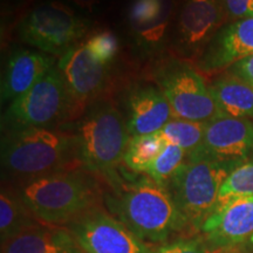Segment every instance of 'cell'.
Here are the masks:
<instances>
[{"instance_id": "cell-12", "label": "cell", "mask_w": 253, "mask_h": 253, "mask_svg": "<svg viewBox=\"0 0 253 253\" xmlns=\"http://www.w3.org/2000/svg\"><path fill=\"white\" fill-rule=\"evenodd\" d=\"M201 230L214 248H232L249 242L253 236V196L233 199L217 208Z\"/></svg>"}, {"instance_id": "cell-5", "label": "cell", "mask_w": 253, "mask_h": 253, "mask_svg": "<svg viewBox=\"0 0 253 253\" xmlns=\"http://www.w3.org/2000/svg\"><path fill=\"white\" fill-rule=\"evenodd\" d=\"M240 163L221 162L201 153L186 157L168 189L188 225L202 229L216 210L224 181Z\"/></svg>"}, {"instance_id": "cell-23", "label": "cell", "mask_w": 253, "mask_h": 253, "mask_svg": "<svg viewBox=\"0 0 253 253\" xmlns=\"http://www.w3.org/2000/svg\"><path fill=\"white\" fill-rule=\"evenodd\" d=\"M251 196H253V160L242 162L233 168L221 185L217 208L233 199Z\"/></svg>"}, {"instance_id": "cell-26", "label": "cell", "mask_w": 253, "mask_h": 253, "mask_svg": "<svg viewBox=\"0 0 253 253\" xmlns=\"http://www.w3.org/2000/svg\"><path fill=\"white\" fill-rule=\"evenodd\" d=\"M150 253H208L203 240L199 238L177 239L155 249Z\"/></svg>"}, {"instance_id": "cell-21", "label": "cell", "mask_w": 253, "mask_h": 253, "mask_svg": "<svg viewBox=\"0 0 253 253\" xmlns=\"http://www.w3.org/2000/svg\"><path fill=\"white\" fill-rule=\"evenodd\" d=\"M167 142L160 131L131 137L126 147L123 163L135 172H147Z\"/></svg>"}, {"instance_id": "cell-19", "label": "cell", "mask_w": 253, "mask_h": 253, "mask_svg": "<svg viewBox=\"0 0 253 253\" xmlns=\"http://www.w3.org/2000/svg\"><path fill=\"white\" fill-rule=\"evenodd\" d=\"M210 91L220 112L231 118H253V87L230 73L218 78Z\"/></svg>"}, {"instance_id": "cell-9", "label": "cell", "mask_w": 253, "mask_h": 253, "mask_svg": "<svg viewBox=\"0 0 253 253\" xmlns=\"http://www.w3.org/2000/svg\"><path fill=\"white\" fill-rule=\"evenodd\" d=\"M67 229L84 253H150L143 240L113 217L95 207L80 214Z\"/></svg>"}, {"instance_id": "cell-22", "label": "cell", "mask_w": 253, "mask_h": 253, "mask_svg": "<svg viewBox=\"0 0 253 253\" xmlns=\"http://www.w3.org/2000/svg\"><path fill=\"white\" fill-rule=\"evenodd\" d=\"M207 122H195L182 119H171L163 126L160 134L167 143L182 148L186 155L198 153L204 143Z\"/></svg>"}, {"instance_id": "cell-20", "label": "cell", "mask_w": 253, "mask_h": 253, "mask_svg": "<svg viewBox=\"0 0 253 253\" xmlns=\"http://www.w3.org/2000/svg\"><path fill=\"white\" fill-rule=\"evenodd\" d=\"M41 221L24 204L18 192L2 186L0 195V238L1 244L25 231L41 225Z\"/></svg>"}, {"instance_id": "cell-31", "label": "cell", "mask_w": 253, "mask_h": 253, "mask_svg": "<svg viewBox=\"0 0 253 253\" xmlns=\"http://www.w3.org/2000/svg\"><path fill=\"white\" fill-rule=\"evenodd\" d=\"M251 17H253V6H252V15H251Z\"/></svg>"}, {"instance_id": "cell-4", "label": "cell", "mask_w": 253, "mask_h": 253, "mask_svg": "<svg viewBox=\"0 0 253 253\" xmlns=\"http://www.w3.org/2000/svg\"><path fill=\"white\" fill-rule=\"evenodd\" d=\"M24 204L41 223H71L97 207L99 185L86 168L65 170L19 186Z\"/></svg>"}, {"instance_id": "cell-18", "label": "cell", "mask_w": 253, "mask_h": 253, "mask_svg": "<svg viewBox=\"0 0 253 253\" xmlns=\"http://www.w3.org/2000/svg\"><path fill=\"white\" fill-rule=\"evenodd\" d=\"M173 11V0H134L128 21L135 36L145 43L162 39Z\"/></svg>"}, {"instance_id": "cell-8", "label": "cell", "mask_w": 253, "mask_h": 253, "mask_svg": "<svg viewBox=\"0 0 253 253\" xmlns=\"http://www.w3.org/2000/svg\"><path fill=\"white\" fill-rule=\"evenodd\" d=\"M156 80L175 119L209 122L223 114L203 77L189 63H168L158 72Z\"/></svg>"}, {"instance_id": "cell-30", "label": "cell", "mask_w": 253, "mask_h": 253, "mask_svg": "<svg viewBox=\"0 0 253 253\" xmlns=\"http://www.w3.org/2000/svg\"><path fill=\"white\" fill-rule=\"evenodd\" d=\"M249 244H250V245H251V246H252V248H253V236L251 237V238H250V239H249Z\"/></svg>"}, {"instance_id": "cell-28", "label": "cell", "mask_w": 253, "mask_h": 253, "mask_svg": "<svg viewBox=\"0 0 253 253\" xmlns=\"http://www.w3.org/2000/svg\"><path fill=\"white\" fill-rule=\"evenodd\" d=\"M231 73L253 87V54L232 66Z\"/></svg>"}, {"instance_id": "cell-29", "label": "cell", "mask_w": 253, "mask_h": 253, "mask_svg": "<svg viewBox=\"0 0 253 253\" xmlns=\"http://www.w3.org/2000/svg\"><path fill=\"white\" fill-rule=\"evenodd\" d=\"M73 4H75L78 7L84 9H93L95 6L100 2V0H71Z\"/></svg>"}, {"instance_id": "cell-27", "label": "cell", "mask_w": 253, "mask_h": 253, "mask_svg": "<svg viewBox=\"0 0 253 253\" xmlns=\"http://www.w3.org/2000/svg\"><path fill=\"white\" fill-rule=\"evenodd\" d=\"M226 19L240 20L252 15L253 0H220Z\"/></svg>"}, {"instance_id": "cell-1", "label": "cell", "mask_w": 253, "mask_h": 253, "mask_svg": "<svg viewBox=\"0 0 253 253\" xmlns=\"http://www.w3.org/2000/svg\"><path fill=\"white\" fill-rule=\"evenodd\" d=\"M81 167L75 136L66 129L28 128L2 137V173L19 186Z\"/></svg>"}, {"instance_id": "cell-3", "label": "cell", "mask_w": 253, "mask_h": 253, "mask_svg": "<svg viewBox=\"0 0 253 253\" xmlns=\"http://www.w3.org/2000/svg\"><path fill=\"white\" fill-rule=\"evenodd\" d=\"M110 211L143 242H166L188 225L171 192L149 176L126 183L109 198Z\"/></svg>"}, {"instance_id": "cell-14", "label": "cell", "mask_w": 253, "mask_h": 253, "mask_svg": "<svg viewBox=\"0 0 253 253\" xmlns=\"http://www.w3.org/2000/svg\"><path fill=\"white\" fill-rule=\"evenodd\" d=\"M225 19L220 0H184L177 20V38L183 52L203 47Z\"/></svg>"}, {"instance_id": "cell-6", "label": "cell", "mask_w": 253, "mask_h": 253, "mask_svg": "<svg viewBox=\"0 0 253 253\" xmlns=\"http://www.w3.org/2000/svg\"><path fill=\"white\" fill-rule=\"evenodd\" d=\"M72 121V104L58 66L50 68L27 93L9 103L2 116L8 131L52 128Z\"/></svg>"}, {"instance_id": "cell-15", "label": "cell", "mask_w": 253, "mask_h": 253, "mask_svg": "<svg viewBox=\"0 0 253 253\" xmlns=\"http://www.w3.org/2000/svg\"><path fill=\"white\" fill-rule=\"evenodd\" d=\"M173 118L160 87H138L129 95L126 128L131 137L155 134Z\"/></svg>"}, {"instance_id": "cell-10", "label": "cell", "mask_w": 253, "mask_h": 253, "mask_svg": "<svg viewBox=\"0 0 253 253\" xmlns=\"http://www.w3.org/2000/svg\"><path fill=\"white\" fill-rule=\"evenodd\" d=\"M56 66L71 100L72 120L80 119L91 103L101 99L107 86L106 66L97 62L84 43L73 46Z\"/></svg>"}, {"instance_id": "cell-11", "label": "cell", "mask_w": 253, "mask_h": 253, "mask_svg": "<svg viewBox=\"0 0 253 253\" xmlns=\"http://www.w3.org/2000/svg\"><path fill=\"white\" fill-rule=\"evenodd\" d=\"M198 153L221 162H243L253 154V123L221 114L207 122Z\"/></svg>"}, {"instance_id": "cell-17", "label": "cell", "mask_w": 253, "mask_h": 253, "mask_svg": "<svg viewBox=\"0 0 253 253\" xmlns=\"http://www.w3.org/2000/svg\"><path fill=\"white\" fill-rule=\"evenodd\" d=\"M1 253H84L65 227L41 224L1 244Z\"/></svg>"}, {"instance_id": "cell-24", "label": "cell", "mask_w": 253, "mask_h": 253, "mask_svg": "<svg viewBox=\"0 0 253 253\" xmlns=\"http://www.w3.org/2000/svg\"><path fill=\"white\" fill-rule=\"evenodd\" d=\"M186 157L188 155L182 148L167 143L147 171L148 176L157 184L168 188L179 168L184 164Z\"/></svg>"}, {"instance_id": "cell-13", "label": "cell", "mask_w": 253, "mask_h": 253, "mask_svg": "<svg viewBox=\"0 0 253 253\" xmlns=\"http://www.w3.org/2000/svg\"><path fill=\"white\" fill-rule=\"evenodd\" d=\"M253 54V17H248L223 27L198 60L203 72H217L233 66Z\"/></svg>"}, {"instance_id": "cell-16", "label": "cell", "mask_w": 253, "mask_h": 253, "mask_svg": "<svg viewBox=\"0 0 253 253\" xmlns=\"http://www.w3.org/2000/svg\"><path fill=\"white\" fill-rule=\"evenodd\" d=\"M54 66L55 59L46 53L28 49L14 52L1 81V102H13L27 93Z\"/></svg>"}, {"instance_id": "cell-2", "label": "cell", "mask_w": 253, "mask_h": 253, "mask_svg": "<svg viewBox=\"0 0 253 253\" xmlns=\"http://www.w3.org/2000/svg\"><path fill=\"white\" fill-rule=\"evenodd\" d=\"M72 132L84 168L102 177L116 191L123 183L118 170L131 136L115 104L108 99L95 101L78 120Z\"/></svg>"}, {"instance_id": "cell-25", "label": "cell", "mask_w": 253, "mask_h": 253, "mask_svg": "<svg viewBox=\"0 0 253 253\" xmlns=\"http://www.w3.org/2000/svg\"><path fill=\"white\" fill-rule=\"evenodd\" d=\"M84 45L90 55L104 66L113 61L119 50L118 38L109 31H100L91 34Z\"/></svg>"}, {"instance_id": "cell-7", "label": "cell", "mask_w": 253, "mask_h": 253, "mask_svg": "<svg viewBox=\"0 0 253 253\" xmlns=\"http://www.w3.org/2000/svg\"><path fill=\"white\" fill-rule=\"evenodd\" d=\"M89 21L61 1L38 5L19 26L21 40L46 54H65L84 37Z\"/></svg>"}]
</instances>
